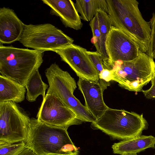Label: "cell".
<instances>
[{
    "label": "cell",
    "mask_w": 155,
    "mask_h": 155,
    "mask_svg": "<svg viewBox=\"0 0 155 155\" xmlns=\"http://www.w3.org/2000/svg\"><path fill=\"white\" fill-rule=\"evenodd\" d=\"M75 8L80 14L81 19L90 21L95 16L97 11L102 10L107 13L106 0H78L74 3Z\"/></svg>",
    "instance_id": "ac0fdd59"
},
{
    "label": "cell",
    "mask_w": 155,
    "mask_h": 155,
    "mask_svg": "<svg viewBox=\"0 0 155 155\" xmlns=\"http://www.w3.org/2000/svg\"><path fill=\"white\" fill-rule=\"evenodd\" d=\"M26 146L36 155H78L67 129L48 125L37 119L30 118Z\"/></svg>",
    "instance_id": "7a4b0ae2"
},
{
    "label": "cell",
    "mask_w": 155,
    "mask_h": 155,
    "mask_svg": "<svg viewBox=\"0 0 155 155\" xmlns=\"http://www.w3.org/2000/svg\"><path fill=\"white\" fill-rule=\"evenodd\" d=\"M97 16L101 33V53L105 69L112 70L113 66L106 52L105 42L107 36L112 25V23L107 13L104 11L98 10Z\"/></svg>",
    "instance_id": "e0dca14e"
},
{
    "label": "cell",
    "mask_w": 155,
    "mask_h": 155,
    "mask_svg": "<svg viewBox=\"0 0 155 155\" xmlns=\"http://www.w3.org/2000/svg\"><path fill=\"white\" fill-rule=\"evenodd\" d=\"M19 41L27 48L54 51L73 44L74 40L52 24L45 23L25 24Z\"/></svg>",
    "instance_id": "52a82bcc"
},
{
    "label": "cell",
    "mask_w": 155,
    "mask_h": 155,
    "mask_svg": "<svg viewBox=\"0 0 155 155\" xmlns=\"http://www.w3.org/2000/svg\"><path fill=\"white\" fill-rule=\"evenodd\" d=\"M37 117L48 125L67 129L71 125L83 122L59 98L50 94H46L43 99Z\"/></svg>",
    "instance_id": "9c48e42d"
},
{
    "label": "cell",
    "mask_w": 155,
    "mask_h": 155,
    "mask_svg": "<svg viewBox=\"0 0 155 155\" xmlns=\"http://www.w3.org/2000/svg\"><path fill=\"white\" fill-rule=\"evenodd\" d=\"M48 87L42 81L38 69L36 70L30 77L26 87V99L30 102H34L40 95H41L43 99Z\"/></svg>",
    "instance_id": "d6986e66"
},
{
    "label": "cell",
    "mask_w": 155,
    "mask_h": 155,
    "mask_svg": "<svg viewBox=\"0 0 155 155\" xmlns=\"http://www.w3.org/2000/svg\"><path fill=\"white\" fill-rule=\"evenodd\" d=\"M44 51L0 44V74L26 87L31 76L42 64Z\"/></svg>",
    "instance_id": "3957f363"
},
{
    "label": "cell",
    "mask_w": 155,
    "mask_h": 155,
    "mask_svg": "<svg viewBox=\"0 0 155 155\" xmlns=\"http://www.w3.org/2000/svg\"><path fill=\"white\" fill-rule=\"evenodd\" d=\"M112 148L114 153L121 155L137 154L147 148H155V137L151 135H141L115 143Z\"/></svg>",
    "instance_id": "9a60e30c"
},
{
    "label": "cell",
    "mask_w": 155,
    "mask_h": 155,
    "mask_svg": "<svg viewBox=\"0 0 155 155\" xmlns=\"http://www.w3.org/2000/svg\"><path fill=\"white\" fill-rule=\"evenodd\" d=\"M148 126L143 114L109 107L91 125L93 129L100 130L112 137L123 140L141 135Z\"/></svg>",
    "instance_id": "277c9868"
},
{
    "label": "cell",
    "mask_w": 155,
    "mask_h": 155,
    "mask_svg": "<svg viewBox=\"0 0 155 155\" xmlns=\"http://www.w3.org/2000/svg\"><path fill=\"white\" fill-rule=\"evenodd\" d=\"M86 52L99 74L101 71L105 69L101 54L97 51H87Z\"/></svg>",
    "instance_id": "603a6c76"
},
{
    "label": "cell",
    "mask_w": 155,
    "mask_h": 155,
    "mask_svg": "<svg viewBox=\"0 0 155 155\" xmlns=\"http://www.w3.org/2000/svg\"><path fill=\"white\" fill-rule=\"evenodd\" d=\"M151 81V86L150 88L147 90H143L142 92L146 98L155 99V71Z\"/></svg>",
    "instance_id": "cb8c5ba5"
},
{
    "label": "cell",
    "mask_w": 155,
    "mask_h": 155,
    "mask_svg": "<svg viewBox=\"0 0 155 155\" xmlns=\"http://www.w3.org/2000/svg\"><path fill=\"white\" fill-rule=\"evenodd\" d=\"M113 71L107 69H103L99 74V79L103 80L107 82L112 80Z\"/></svg>",
    "instance_id": "d4e9b609"
},
{
    "label": "cell",
    "mask_w": 155,
    "mask_h": 155,
    "mask_svg": "<svg viewBox=\"0 0 155 155\" xmlns=\"http://www.w3.org/2000/svg\"><path fill=\"white\" fill-rule=\"evenodd\" d=\"M26 89L18 83L0 74V102H21L25 99Z\"/></svg>",
    "instance_id": "2e32d148"
},
{
    "label": "cell",
    "mask_w": 155,
    "mask_h": 155,
    "mask_svg": "<svg viewBox=\"0 0 155 155\" xmlns=\"http://www.w3.org/2000/svg\"><path fill=\"white\" fill-rule=\"evenodd\" d=\"M107 54L113 66L117 61H132L139 55L140 49L136 42L120 29L112 26L105 42Z\"/></svg>",
    "instance_id": "8fae6325"
},
{
    "label": "cell",
    "mask_w": 155,
    "mask_h": 155,
    "mask_svg": "<svg viewBox=\"0 0 155 155\" xmlns=\"http://www.w3.org/2000/svg\"><path fill=\"white\" fill-rule=\"evenodd\" d=\"M26 146L24 142L0 143V155H17Z\"/></svg>",
    "instance_id": "ffe728a7"
},
{
    "label": "cell",
    "mask_w": 155,
    "mask_h": 155,
    "mask_svg": "<svg viewBox=\"0 0 155 155\" xmlns=\"http://www.w3.org/2000/svg\"><path fill=\"white\" fill-rule=\"evenodd\" d=\"M154 155H155V154H154Z\"/></svg>",
    "instance_id": "f1b7e54d"
},
{
    "label": "cell",
    "mask_w": 155,
    "mask_h": 155,
    "mask_svg": "<svg viewBox=\"0 0 155 155\" xmlns=\"http://www.w3.org/2000/svg\"><path fill=\"white\" fill-rule=\"evenodd\" d=\"M45 73L49 86L47 94L59 98L83 122L92 123L96 120L85 106L74 95L76 83L68 72L62 70L54 63L46 69Z\"/></svg>",
    "instance_id": "5b68a950"
},
{
    "label": "cell",
    "mask_w": 155,
    "mask_h": 155,
    "mask_svg": "<svg viewBox=\"0 0 155 155\" xmlns=\"http://www.w3.org/2000/svg\"><path fill=\"white\" fill-rule=\"evenodd\" d=\"M17 155H36L34 152L26 146Z\"/></svg>",
    "instance_id": "484cf974"
},
{
    "label": "cell",
    "mask_w": 155,
    "mask_h": 155,
    "mask_svg": "<svg viewBox=\"0 0 155 155\" xmlns=\"http://www.w3.org/2000/svg\"><path fill=\"white\" fill-rule=\"evenodd\" d=\"M151 33L150 46L148 51L146 53L153 58H155V11L149 21Z\"/></svg>",
    "instance_id": "7402d4cb"
},
{
    "label": "cell",
    "mask_w": 155,
    "mask_h": 155,
    "mask_svg": "<svg viewBox=\"0 0 155 155\" xmlns=\"http://www.w3.org/2000/svg\"><path fill=\"white\" fill-rule=\"evenodd\" d=\"M112 25L132 39L142 52L149 50L151 33L150 22L143 18L136 0H106Z\"/></svg>",
    "instance_id": "6da1fadb"
},
{
    "label": "cell",
    "mask_w": 155,
    "mask_h": 155,
    "mask_svg": "<svg viewBox=\"0 0 155 155\" xmlns=\"http://www.w3.org/2000/svg\"><path fill=\"white\" fill-rule=\"evenodd\" d=\"M30 118L17 103L0 102V143L25 142Z\"/></svg>",
    "instance_id": "ba28073f"
},
{
    "label": "cell",
    "mask_w": 155,
    "mask_h": 155,
    "mask_svg": "<svg viewBox=\"0 0 155 155\" xmlns=\"http://www.w3.org/2000/svg\"><path fill=\"white\" fill-rule=\"evenodd\" d=\"M121 155H138L137 154H122Z\"/></svg>",
    "instance_id": "4316f807"
},
{
    "label": "cell",
    "mask_w": 155,
    "mask_h": 155,
    "mask_svg": "<svg viewBox=\"0 0 155 155\" xmlns=\"http://www.w3.org/2000/svg\"><path fill=\"white\" fill-rule=\"evenodd\" d=\"M86 49L72 44L54 51L67 64L79 78L99 82L98 72L92 63Z\"/></svg>",
    "instance_id": "30bf717a"
},
{
    "label": "cell",
    "mask_w": 155,
    "mask_h": 155,
    "mask_svg": "<svg viewBox=\"0 0 155 155\" xmlns=\"http://www.w3.org/2000/svg\"><path fill=\"white\" fill-rule=\"evenodd\" d=\"M51 8L50 14L59 17L65 27L75 30L83 26L80 16L77 11L74 2L71 0H42Z\"/></svg>",
    "instance_id": "5bb4252c"
},
{
    "label": "cell",
    "mask_w": 155,
    "mask_h": 155,
    "mask_svg": "<svg viewBox=\"0 0 155 155\" xmlns=\"http://www.w3.org/2000/svg\"><path fill=\"white\" fill-rule=\"evenodd\" d=\"M23 22L12 9L0 8V44H10L20 40L24 27Z\"/></svg>",
    "instance_id": "4fadbf2b"
},
{
    "label": "cell",
    "mask_w": 155,
    "mask_h": 155,
    "mask_svg": "<svg viewBox=\"0 0 155 155\" xmlns=\"http://www.w3.org/2000/svg\"><path fill=\"white\" fill-rule=\"evenodd\" d=\"M89 25L91 29L93 37L91 42L95 46L96 51L101 53V33L100 32L98 19L95 16L90 21Z\"/></svg>",
    "instance_id": "44dd1931"
},
{
    "label": "cell",
    "mask_w": 155,
    "mask_h": 155,
    "mask_svg": "<svg viewBox=\"0 0 155 155\" xmlns=\"http://www.w3.org/2000/svg\"><path fill=\"white\" fill-rule=\"evenodd\" d=\"M112 70V80L126 89L137 92L142 91L143 87L151 81L155 63L153 58L140 50L138 56L132 61L115 62Z\"/></svg>",
    "instance_id": "8992f818"
},
{
    "label": "cell",
    "mask_w": 155,
    "mask_h": 155,
    "mask_svg": "<svg viewBox=\"0 0 155 155\" xmlns=\"http://www.w3.org/2000/svg\"><path fill=\"white\" fill-rule=\"evenodd\" d=\"M77 84L84 97L85 106L97 120L109 107L104 101L103 94L110 82L100 79L97 83L79 78Z\"/></svg>",
    "instance_id": "7c38bea8"
},
{
    "label": "cell",
    "mask_w": 155,
    "mask_h": 155,
    "mask_svg": "<svg viewBox=\"0 0 155 155\" xmlns=\"http://www.w3.org/2000/svg\"></svg>",
    "instance_id": "83f0119b"
}]
</instances>
